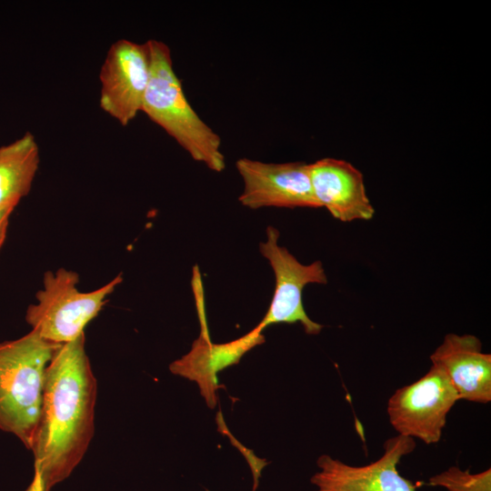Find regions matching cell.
Listing matches in <instances>:
<instances>
[{"label": "cell", "instance_id": "obj_1", "mask_svg": "<svg viewBox=\"0 0 491 491\" xmlns=\"http://www.w3.org/2000/svg\"><path fill=\"white\" fill-rule=\"evenodd\" d=\"M97 384L85 333L61 345L49 362L31 449L45 490L66 479L94 436Z\"/></svg>", "mask_w": 491, "mask_h": 491}, {"label": "cell", "instance_id": "obj_2", "mask_svg": "<svg viewBox=\"0 0 491 491\" xmlns=\"http://www.w3.org/2000/svg\"><path fill=\"white\" fill-rule=\"evenodd\" d=\"M150 50V75L142 112L161 126L190 156L215 172L225 168L219 135L202 120L185 95L169 46L155 39Z\"/></svg>", "mask_w": 491, "mask_h": 491}, {"label": "cell", "instance_id": "obj_3", "mask_svg": "<svg viewBox=\"0 0 491 491\" xmlns=\"http://www.w3.org/2000/svg\"><path fill=\"white\" fill-rule=\"evenodd\" d=\"M31 330L0 343V430L31 449L40 416L46 367L60 346Z\"/></svg>", "mask_w": 491, "mask_h": 491}, {"label": "cell", "instance_id": "obj_4", "mask_svg": "<svg viewBox=\"0 0 491 491\" xmlns=\"http://www.w3.org/2000/svg\"><path fill=\"white\" fill-rule=\"evenodd\" d=\"M122 281L120 273L100 288L81 292L76 272L64 267L46 271L43 288L35 295L36 303L26 309L25 321L47 341L60 345L71 342L85 333L86 325L99 314Z\"/></svg>", "mask_w": 491, "mask_h": 491}, {"label": "cell", "instance_id": "obj_5", "mask_svg": "<svg viewBox=\"0 0 491 491\" xmlns=\"http://www.w3.org/2000/svg\"><path fill=\"white\" fill-rule=\"evenodd\" d=\"M458 400L446 372L432 364L418 380L395 391L388 399L386 411L398 435L431 445L439 442L446 416Z\"/></svg>", "mask_w": 491, "mask_h": 491}, {"label": "cell", "instance_id": "obj_6", "mask_svg": "<svg viewBox=\"0 0 491 491\" xmlns=\"http://www.w3.org/2000/svg\"><path fill=\"white\" fill-rule=\"evenodd\" d=\"M279 232L266 228V240L259 244L260 254L269 262L275 275V290L269 308L256 326L262 331L274 324L300 323L306 334L317 335L323 326L306 313L302 293L308 284H326L321 261L301 264L286 247L278 245Z\"/></svg>", "mask_w": 491, "mask_h": 491}, {"label": "cell", "instance_id": "obj_7", "mask_svg": "<svg viewBox=\"0 0 491 491\" xmlns=\"http://www.w3.org/2000/svg\"><path fill=\"white\" fill-rule=\"evenodd\" d=\"M150 75L147 42L119 39L109 47L99 73L100 107L121 125L142 111Z\"/></svg>", "mask_w": 491, "mask_h": 491}, {"label": "cell", "instance_id": "obj_8", "mask_svg": "<svg viewBox=\"0 0 491 491\" xmlns=\"http://www.w3.org/2000/svg\"><path fill=\"white\" fill-rule=\"evenodd\" d=\"M416 448L414 438L397 435L384 443L379 459L366 466H351L328 455L317 459L320 468L310 479L315 491H416V486L397 470L400 459Z\"/></svg>", "mask_w": 491, "mask_h": 491}, {"label": "cell", "instance_id": "obj_9", "mask_svg": "<svg viewBox=\"0 0 491 491\" xmlns=\"http://www.w3.org/2000/svg\"><path fill=\"white\" fill-rule=\"evenodd\" d=\"M235 166L244 183L238 198L244 206L319 208L312 190L309 164L264 163L243 157Z\"/></svg>", "mask_w": 491, "mask_h": 491}, {"label": "cell", "instance_id": "obj_10", "mask_svg": "<svg viewBox=\"0 0 491 491\" xmlns=\"http://www.w3.org/2000/svg\"><path fill=\"white\" fill-rule=\"evenodd\" d=\"M313 194L319 207H325L342 222L369 220L375 209L366 195L362 173L350 163L326 157L309 164Z\"/></svg>", "mask_w": 491, "mask_h": 491}, {"label": "cell", "instance_id": "obj_11", "mask_svg": "<svg viewBox=\"0 0 491 491\" xmlns=\"http://www.w3.org/2000/svg\"><path fill=\"white\" fill-rule=\"evenodd\" d=\"M430 360L443 368L460 400L491 401V355L482 352V343L476 336L446 335Z\"/></svg>", "mask_w": 491, "mask_h": 491}, {"label": "cell", "instance_id": "obj_12", "mask_svg": "<svg viewBox=\"0 0 491 491\" xmlns=\"http://www.w3.org/2000/svg\"><path fill=\"white\" fill-rule=\"evenodd\" d=\"M262 330L256 326L245 336L224 344H214L209 333H200L190 351L172 362L170 371L176 376L196 382L207 406L216 404L217 373L237 364L253 347L265 342Z\"/></svg>", "mask_w": 491, "mask_h": 491}, {"label": "cell", "instance_id": "obj_13", "mask_svg": "<svg viewBox=\"0 0 491 491\" xmlns=\"http://www.w3.org/2000/svg\"><path fill=\"white\" fill-rule=\"evenodd\" d=\"M39 164V146L30 132L0 147V211H13L28 195Z\"/></svg>", "mask_w": 491, "mask_h": 491}, {"label": "cell", "instance_id": "obj_14", "mask_svg": "<svg viewBox=\"0 0 491 491\" xmlns=\"http://www.w3.org/2000/svg\"><path fill=\"white\" fill-rule=\"evenodd\" d=\"M427 485L442 486L447 491H491V469L471 474L457 466L431 476Z\"/></svg>", "mask_w": 491, "mask_h": 491}, {"label": "cell", "instance_id": "obj_15", "mask_svg": "<svg viewBox=\"0 0 491 491\" xmlns=\"http://www.w3.org/2000/svg\"><path fill=\"white\" fill-rule=\"evenodd\" d=\"M12 212L13 211L10 210L0 211V249L2 248L6 238L9 218Z\"/></svg>", "mask_w": 491, "mask_h": 491}, {"label": "cell", "instance_id": "obj_16", "mask_svg": "<svg viewBox=\"0 0 491 491\" xmlns=\"http://www.w3.org/2000/svg\"><path fill=\"white\" fill-rule=\"evenodd\" d=\"M25 491H45L41 476L35 471L34 479Z\"/></svg>", "mask_w": 491, "mask_h": 491}]
</instances>
